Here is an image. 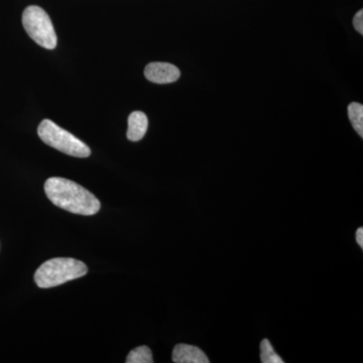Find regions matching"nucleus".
<instances>
[{
  "label": "nucleus",
  "mask_w": 363,
  "mask_h": 363,
  "mask_svg": "<svg viewBox=\"0 0 363 363\" xmlns=\"http://www.w3.org/2000/svg\"><path fill=\"white\" fill-rule=\"evenodd\" d=\"M260 360L262 363H284L267 339H264L260 343Z\"/></svg>",
  "instance_id": "10"
},
{
  "label": "nucleus",
  "mask_w": 363,
  "mask_h": 363,
  "mask_svg": "<svg viewBox=\"0 0 363 363\" xmlns=\"http://www.w3.org/2000/svg\"><path fill=\"white\" fill-rule=\"evenodd\" d=\"M145 76L147 80L157 84H169L180 78L181 72L176 66L162 62H154L145 67Z\"/></svg>",
  "instance_id": "5"
},
{
  "label": "nucleus",
  "mask_w": 363,
  "mask_h": 363,
  "mask_svg": "<svg viewBox=\"0 0 363 363\" xmlns=\"http://www.w3.org/2000/svg\"><path fill=\"white\" fill-rule=\"evenodd\" d=\"M126 363H152V351L147 346H140L131 350L125 360Z\"/></svg>",
  "instance_id": "9"
},
{
  "label": "nucleus",
  "mask_w": 363,
  "mask_h": 363,
  "mask_svg": "<svg viewBox=\"0 0 363 363\" xmlns=\"http://www.w3.org/2000/svg\"><path fill=\"white\" fill-rule=\"evenodd\" d=\"M357 242L360 247H363V228L360 227V228L357 229Z\"/></svg>",
  "instance_id": "12"
},
{
  "label": "nucleus",
  "mask_w": 363,
  "mask_h": 363,
  "mask_svg": "<svg viewBox=\"0 0 363 363\" xmlns=\"http://www.w3.org/2000/svg\"><path fill=\"white\" fill-rule=\"evenodd\" d=\"M173 362L176 363H209L204 351L189 344H178L173 351Z\"/></svg>",
  "instance_id": "6"
},
{
  "label": "nucleus",
  "mask_w": 363,
  "mask_h": 363,
  "mask_svg": "<svg viewBox=\"0 0 363 363\" xmlns=\"http://www.w3.org/2000/svg\"><path fill=\"white\" fill-rule=\"evenodd\" d=\"M23 26L30 39L40 47L54 50L57 45V35L49 14L40 6L26 7L23 13Z\"/></svg>",
  "instance_id": "4"
},
{
  "label": "nucleus",
  "mask_w": 363,
  "mask_h": 363,
  "mask_svg": "<svg viewBox=\"0 0 363 363\" xmlns=\"http://www.w3.org/2000/svg\"><path fill=\"white\" fill-rule=\"evenodd\" d=\"M348 117L353 128L357 130L360 138H363V105L352 102L348 106Z\"/></svg>",
  "instance_id": "8"
},
{
  "label": "nucleus",
  "mask_w": 363,
  "mask_h": 363,
  "mask_svg": "<svg viewBox=\"0 0 363 363\" xmlns=\"http://www.w3.org/2000/svg\"><path fill=\"white\" fill-rule=\"evenodd\" d=\"M149 119L142 111H135L128 117V140L130 142H140L147 133Z\"/></svg>",
  "instance_id": "7"
},
{
  "label": "nucleus",
  "mask_w": 363,
  "mask_h": 363,
  "mask_svg": "<svg viewBox=\"0 0 363 363\" xmlns=\"http://www.w3.org/2000/svg\"><path fill=\"white\" fill-rule=\"evenodd\" d=\"M45 192L52 204L71 213L91 216L99 212V200L90 191L68 179H48Z\"/></svg>",
  "instance_id": "1"
},
{
  "label": "nucleus",
  "mask_w": 363,
  "mask_h": 363,
  "mask_svg": "<svg viewBox=\"0 0 363 363\" xmlns=\"http://www.w3.org/2000/svg\"><path fill=\"white\" fill-rule=\"evenodd\" d=\"M353 26H354L355 30H357L360 35L363 33V11L360 9L357 14H355L354 18H353Z\"/></svg>",
  "instance_id": "11"
},
{
  "label": "nucleus",
  "mask_w": 363,
  "mask_h": 363,
  "mask_svg": "<svg viewBox=\"0 0 363 363\" xmlns=\"http://www.w3.org/2000/svg\"><path fill=\"white\" fill-rule=\"evenodd\" d=\"M84 262L70 257H57L44 262L35 274V281L40 289L54 288L67 281L82 278L87 274Z\"/></svg>",
  "instance_id": "2"
},
{
  "label": "nucleus",
  "mask_w": 363,
  "mask_h": 363,
  "mask_svg": "<svg viewBox=\"0 0 363 363\" xmlns=\"http://www.w3.org/2000/svg\"><path fill=\"white\" fill-rule=\"evenodd\" d=\"M40 140L59 152L75 157H88L91 155L90 147L75 135L60 128L50 119H45L38 128Z\"/></svg>",
  "instance_id": "3"
}]
</instances>
